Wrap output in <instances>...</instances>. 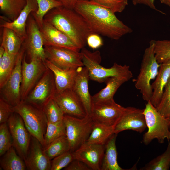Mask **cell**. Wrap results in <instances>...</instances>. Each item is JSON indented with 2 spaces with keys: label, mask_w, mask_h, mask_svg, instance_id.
Returning a JSON list of instances; mask_svg holds the SVG:
<instances>
[{
  "label": "cell",
  "mask_w": 170,
  "mask_h": 170,
  "mask_svg": "<svg viewBox=\"0 0 170 170\" xmlns=\"http://www.w3.org/2000/svg\"><path fill=\"white\" fill-rule=\"evenodd\" d=\"M40 30L44 46L62 47L80 51L81 49L67 36L52 25L43 21V27Z\"/></svg>",
  "instance_id": "obj_19"
},
{
  "label": "cell",
  "mask_w": 170,
  "mask_h": 170,
  "mask_svg": "<svg viewBox=\"0 0 170 170\" xmlns=\"http://www.w3.org/2000/svg\"><path fill=\"white\" fill-rule=\"evenodd\" d=\"M156 108L163 116L169 120L170 129V77L165 87L161 100Z\"/></svg>",
  "instance_id": "obj_37"
},
{
  "label": "cell",
  "mask_w": 170,
  "mask_h": 170,
  "mask_svg": "<svg viewBox=\"0 0 170 170\" xmlns=\"http://www.w3.org/2000/svg\"><path fill=\"white\" fill-rule=\"evenodd\" d=\"M14 112L20 115L31 135L37 139L44 148V136L48 121L43 109L25 101L14 107Z\"/></svg>",
  "instance_id": "obj_5"
},
{
  "label": "cell",
  "mask_w": 170,
  "mask_h": 170,
  "mask_svg": "<svg viewBox=\"0 0 170 170\" xmlns=\"http://www.w3.org/2000/svg\"><path fill=\"white\" fill-rule=\"evenodd\" d=\"M13 146L12 136L7 122L0 125V156H2Z\"/></svg>",
  "instance_id": "obj_38"
},
{
  "label": "cell",
  "mask_w": 170,
  "mask_h": 170,
  "mask_svg": "<svg viewBox=\"0 0 170 170\" xmlns=\"http://www.w3.org/2000/svg\"><path fill=\"white\" fill-rule=\"evenodd\" d=\"M24 41L13 30L3 28L2 39L1 45L5 51L13 54H17L20 51Z\"/></svg>",
  "instance_id": "obj_28"
},
{
  "label": "cell",
  "mask_w": 170,
  "mask_h": 170,
  "mask_svg": "<svg viewBox=\"0 0 170 170\" xmlns=\"http://www.w3.org/2000/svg\"><path fill=\"white\" fill-rule=\"evenodd\" d=\"M143 113L148 130L143 135V142L147 145L155 139L160 144L164 143L166 139L170 141L169 120L163 116L150 101L145 104Z\"/></svg>",
  "instance_id": "obj_6"
},
{
  "label": "cell",
  "mask_w": 170,
  "mask_h": 170,
  "mask_svg": "<svg viewBox=\"0 0 170 170\" xmlns=\"http://www.w3.org/2000/svg\"><path fill=\"white\" fill-rule=\"evenodd\" d=\"M26 33L22 47L31 61L40 59L44 61L46 56L43 38L40 28L31 14L27 22Z\"/></svg>",
  "instance_id": "obj_10"
},
{
  "label": "cell",
  "mask_w": 170,
  "mask_h": 170,
  "mask_svg": "<svg viewBox=\"0 0 170 170\" xmlns=\"http://www.w3.org/2000/svg\"><path fill=\"white\" fill-rule=\"evenodd\" d=\"M110 9L115 13L122 12L128 4V0H89Z\"/></svg>",
  "instance_id": "obj_39"
},
{
  "label": "cell",
  "mask_w": 170,
  "mask_h": 170,
  "mask_svg": "<svg viewBox=\"0 0 170 170\" xmlns=\"http://www.w3.org/2000/svg\"><path fill=\"white\" fill-rule=\"evenodd\" d=\"M14 112V106L0 98V124L7 122L11 115Z\"/></svg>",
  "instance_id": "obj_41"
},
{
  "label": "cell",
  "mask_w": 170,
  "mask_h": 170,
  "mask_svg": "<svg viewBox=\"0 0 170 170\" xmlns=\"http://www.w3.org/2000/svg\"><path fill=\"white\" fill-rule=\"evenodd\" d=\"M43 21L66 34L80 49L85 46L88 36L94 33L81 15L74 9L63 6L49 11L45 16Z\"/></svg>",
  "instance_id": "obj_2"
},
{
  "label": "cell",
  "mask_w": 170,
  "mask_h": 170,
  "mask_svg": "<svg viewBox=\"0 0 170 170\" xmlns=\"http://www.w3.org/2000/svg\"><path fill=\"white\" fill-rule=\"evenodd\" d=\"M24 162L28 170H50L51 160L46 155L40 142L32 136Z\"/></svg>",
  "instance_id": "obj_18"
},
{
  "label": "cell",
  "mask_w": 170,
  "mask_h": 170,
  "mask_svg": "<svg viewBox=\"0 0 170 170\" xmlns=\"http://www.w3.org/2000/svg\"><path fill=\"white\" fill-rule=\"evenodd\" d=\"M155 40H152L146 48L143 56L140 72L135 80V86L139 90L142 99L147 102L150 101L153 94L151 81L156 78L161 64L157 61L155 56Z\"/></svg>",
  "instance_id": "obj_4"
},
{
  "label": "cell",
  "mask_w": 170,
  "mask_h": 170,
  "mask_svg": "<svg viewBox=\"0 0 170 170\" xmlns=\"http://www.w3.org/2000/svg\"><path fill=\"white\" fill-rule=\"evenodd\" d=\"M43 110L49 122L55 123L63 120L64 112L53 99L45 105Z\"/></svg>",
  "instance_id": "obj_35"
},
{
  "label": "cell",
  "mask_w": 170,
  "mask_h": 170,
  "mask_svg": "<svg viewBox=\"0 0 170 170\" xmlns=\"http://www.w3.org/2000/svg\"><path fill=\"white\" fill-rule=\"evenodd\" d=\"M26 0V5L15 20L13 21H4L0 25L1 27L14 31L23 41L26 36V27L28 18L31 12H36L38 8L36 0Z\"/></svg>",
  "instance_id": "obj_21"
},
{
  "label": "cell",
  "mask_w": 170,
  "mask_h": 170,
  "mask_svg": "<svg viewBox=\"0 0 170 170\" xmlns=\"http://www.w3.org/2000/svg\"><path fill=\"white\" fill-rule=\"evenodd\" d=\"M155 56L160 64L170 59V40H158L155 41Z\"/></svg>",
  "instance_id": "obj_36"
},
{
  "label": "cell",
  "mask_w": 170,
  "mask_h": 170,
  "mask_svg": "<svg viewBox=\"0 0 170 170\" xmlns=\"http://www.w3.org/2000/svg\"><path fill=\"white\" fill-rule=\"evenodd\" d=\"M90 77L88 71L85 66L78 68L72 89L82 102L87 115L90 114L93 105L92 96L88 89Z\"/></svg>",
  "instance_id": "obj_20"
},
{
  "label": "cell",
  "mask_w": 170,
  "mask_h": 170,
  "mask_svg": "<svg viewBox=\"0 0 170 170\" xmlns=\"http://www.w3.org/2000/svg\"><path fill=\"white\" fill-rule=\"evenodd\" d=\"M73 9L84 18L94 33L116 40L132 32L115 13L89 0H79Z\"/></svg>",
  "instance_id": "obj_1"
},
{
  "label": "cell",
  "mask_w": 170,
  "mask_h": 170,
  "mask_svg": "<svg viewBox=\"0 0 170 170\" xmlns=\"http://www.w3.org/2000/svg\"><path fill=\"white\" fill-rule=\"evenodd\" d=\"M44 62L47 67L54 74L56 93L72 88L77 68L62 69L56 66L46 59Z\"/></svg>",
  "instance_id": "obj_22"
},
{
  "label": "cell",
  "mask_w": 170,
  "mask_h": 170,
  "mask_svg": "<svg viewBox=\"0 0 170 170\" xmlns=\"http://www.w3.org/2000/svg\"><path fill=\"white\" fill-rule=\"evenodd\" d=\"M165 151L162 154L153 159L144 167L141 170H168L170 167V142Z\"/></svg>",
  "instance_id": "obj_33"
},
{
  "label": "cell",
  "mask_w": 170,
  "mask_h": 170,
  "mask_svg": "<svg viewBox=\"0 0 170 170\" xmlns=\"http://www.w3.org/2000/svg\"><path fill=\"white\" fill-rule=\"evenodd\" d=\"M125 109L113 99L93 104L89 116L94 122L114 127Z\"/></svg>",
  "instance_id": "obj_13"
},
{
  "label": "cell",
  "mask_w": 170,
  "mask_h": 170,
  "mask_svg": "<svg viewBox=\"0 0 170 170\" xmlns=\"http://www.w3.org/2000/svg\"><path fill=\"white\" fill-rule=\"evenodd\" d=\"M170 77V59L161 63L158 74L151 84L153 94L150 101L155 107L162 98L165 87Z\"/></svg>",
  "instance_id": "obj_23"
},
{
  "label": "cell",
  "mask_w": 170,
  "mask_h": 170,
  "mask_svg": "<svg viewBox=\"0 0 170 170\" xmlns=\"http://www.w3.org/2000/svg\"><path fill=\"white\" fill-rule=\"evenodd\" d=\"M44 49L46 59L59 68L77 69L84 66L80 51L53 46H45Z\"/></svg>",
  "instance_id": "obj_11"
},
{
  "label": "cell",
  "mask_w": 170,
  "mask_h": 170,
  "mask_svg": "<svg viewBox=\"0 0 170 170\" xmlns=\"http://www.w3.org/2000/svg\"><path fill=\"white\" fill-rule=\"evenodd\" d=\"M70 150L69 143L65 135L56 139L44 148L46 155L51 160Z\"/></svg>",
  "instance_id": "obj_32"
},
{
  "label": "cell",
  "mask_w": 170,
  "mask_h": 170,
  "mask_svg": "<svg viewBox=\"0 0 170 170\" xmlns=\"http://www.w3.org/2000/svg\"><path fill=\"white\" fill-rule=\"evenodd\" d=\"M105 145L86 142L73 152L74 159L82 162L92 170H101Z\"/></svg>",
  "instance_id": "obj_17"
},
{
  "label": "cell",
  "mask_w": 170,
  "mask_h": 170,
  "mask_svg": "<svg viewBox=\"0 0 170 170\" xmlns=\"http://www.w3.org/2000/svg\"><path fill=\"white\" fill-rule=\"evenodd\" d=\"M65 170H91L87 165L77 159H74L66 167Z\"/></svg>",
  "instance_id": "obj_43"
},
{
  "label": "cell",
  "mask_w": 170,
  "mask_h": 170,
  "mask_svg": "<svg viewBox=\"0 0 170 170\" xmlns=\"http://www.w3.org/2000/svg\"><path fill=\"white\" fill-rule=\"evenodd\" d=\"M62 3L64 7L71 9H73L75 5L79 0H58Z\"/></svg>",
  "instance_id": "obj_45"
},
{
  "label": "cell",
  "mask_w": 170,
  "mask_h": 170,
  "mask_svg": "<svg viewBox=\"0 0 170 170\" xmlns=\"http://www.w3.org/2000/svg\"><path fill=\"white\" fill-rule=\"evenodd\" d=\"M86 42L89 47L93 49H96L102 46L103 41L99 35L92 33L87 37Z\"/></svg>",
  "instance_id": "obj_42"
},
{
  "label": "cell",
  "mask_w": 170,
  "mask_h": 170,
  "mask_svg": "<svg viewBox=\"0 0 170 170\" xmlns=\"http://www.w3.org/2000/svg\"><path fill=\"white\" fill-rule=\"evenodd\" d=\"M127 81L125 78L116 77L107 79L105 82V87L92 96L93 104L114 99V96L118 88Z\"/></svg>",
  "instance_id": "obj_25"
},
{
  "label": "cell",
  "mask_w": 170,
  "mask_h": 170,
  "mask_svg": "<svg viewBox=\"0 0 170 170\" xmlns=\"http://www.w3.org/2000/svg\"><path fill=\"white\" fill-rule=\"evenodd\" d=\"M0 168L4 170H25L26 167L24 160L12 146L2 156Z\"/></svg>",
  "instance_id": "obj_27"
},
{
  "label": "cell",
  "mask_w": 170,
  "mask_h": 170,
  "mask_svg": "<svg viewBox=\"0 0 170 170\" xmlns=\"http://www.w3.org/2000/svg\"><path fill=\"white\" fill-rule=\"evenodd\" d=\"M114 126L93 122L91 132L86 143L105 145L109 139L114 133Z\"/></svg>",
  "instance_id": "obj_26"
},
{
  "label": "cell",
  "mask_w": 170,
  "mask_h": 170,
  "mask_svg": "<svg viewBox=\"0 0 170 170\" xmlns=\"http://www.w3.org/2000/svg\"><path fill=\"white\" fill-rule=\"evenodd\" d=\"M154 1L155 0H132L133 4L134 5H144L153 9L159 11L156 8Z\"/></svg>",
  "instance_id": "obj_44"
},
{
  "label": "cell",
  "mask_w": 170,
  "mask_h": 170,
  "mask_svg": "<svg viewBox=\"0 0 170 170\" xmlns=\"http://www.w3.org/2000/svg\"><path fill=\"white\" fill-rule=\"evenodd\" d=\"M144 109L132 107H126L123 115L114 128V133L118 134L122 131L131 130L140 133L146 128L143 113Z\"/></svg>",
  "instance_id": "obj_16"
},
{
  "label": "cell",
  "mask_w": 170,
  "mask_h": 170,
  "mask_svg": "<svg viewBox=\"0 0 170 170\" xmlns=\"http://www.w3.org/2000/svg\"><path fill=\"white\" fill-rule=\"evenodd\" d=\"M65 135H66L65 128L63 120L55 123L48 122L44 136V148L56 139Z\"/></svg>",
  "instance_id": "obj_34"
},
{
  "label": "cell",
  "mask_w": 170,
  "mask_h": 170,
  "mask_svg": "<svg viewBox=\"0 0 170 170\" xmlns=\"http://www.w3.org/2000/svg\"><path fill=\"white\" fill-rule=\"evenodd\" d=\"M13 140V146L24 160L28 151L31 135L20 116L14 112L7 121Z\"/></svg>",
  "instance_id": "obj_12"
},
{
  "label": "cell",
  "mask_w": 170,
  "mask_h": 170,
  "mask_svg": "<svg viewBox=\"0 0 170 170\" xmlns=\"http://www.w3.org/2000/svg\"><path fill=\"white\" fill-rule=\"evenodd\" d=\"M161 3L170 7V0H159Z\"/></svg>",
  "instance_id": "obj_46"
},
{
  "label": "cell",
  "mask_w": 170,
  "mask_h": 170,
  "mask_svg": "<svg viewBox=\"0 0 170 170\" xmlns=\"http://www.w3.org/2000/svg\"><path fill=\"white\" fill-rule=\"evenodd\" d=\"M24 55L22 63L20 94L24 101L48 68L44 61L36 59L27 63Z\"/></svg>",
  "instance_id": "obj_14"
},
{
  "label": "cell",
  "mask_w": 170,
  "mask_h": 170,
  "mask_svg": "<svg viewBox=\"0 0 170 170\" xmlns=\"http://www.w3.org/2000/svg\"><path fill=\"white\" fill-rule=\"evenodd\" d=\"M70 150L74 152L86 142L91 132L93 121L89 116L79 118L65 114L63 120Z\"/></svg>",
  "instance_id": "obj_7"
},
{
  "label": "cell",
  "mask_w": 170,
  "mask_h": 170,
  "mask_svg": "<svg viewBox=\"0 0 170 170\" xmlns=\"http://www.w3.org/2000/svg\"><path fill=\"white\" fill-rule=\"evenodd\" d=\"M53 99L65 114L81 118L88 115L82 102L72 88L56 93Z\"/></svg>",
  "instance_id": "obj_15"
},
{
  "label": "cell",
  "mask_w": 170,
  "mask_h": 170,
  "mask_svg": "<svg viewBox=\"0 0 170 170\" xmlns=\"http://www.w3.org/2000/svg\"><path fill=\"white\" fill-rule=\"evenodd\" d=\"M81 50L83 64L88 71L90 79L102 83L105 82L110 77L123 78L128 81L133 77L129 66L121 65L114 63L111 67L105 68L100 64L101 58L99 51L92 52L85 47Z\"/></svg>",
  "instance_id": "obj_3"
},
{
  "label": "cell",
  "mask_w": 170,
  "mask_h": 170,
  "mask_svg": "<svg viewBox=\"0 0 170 170\" xmlns=\"http://www.w3.org/2000/svg\"><path fill=\"white\" fill-rule=\"evenodd\" d=\"M25 50L22 47L18 54L15 65L9 78L0 89V98L14 107L22 101L20 88L22 63Z\"/></svg>",
  "instance_id": "obj_9"
},
{
  "label": "cell",
  "mask_w": 170,
  "mask_h": 170,
  "mask_svg": "<svg viewBox=\"0 0 170 170\" xmlns=\"http://www.w3.org/2000/svg\"><path fill=\"white\" fill-rule=\"evenodd\" d=\"M38 6L37 11L32 12L31 14L34 18L40 29L42 28L44 18L46 14L52 9L62 6L61 3L58 0H36Z\"/></svg>",
  "instance_id": "obj_30"
},
{
  "label": "cell",
  "mask_w": 170,
  "mask_h": 170,
  "mask_svg": "<svg viewBox=\"0 0 170 170\" xmlns=\"http://www.w3.org/2000/svg\"><path fill=\"white\" fill-rule=\"evenodd\" d=\"M18 54H11L5 51L3 56L0 59V88L6 82L11 74Z\"/></svg>",
  "instance_id": "obj_31"
},
{
  "label": "cell",
  "mask_w": 170,
  "mask_h": 170,
  "mask_svg": "<svg viewBox=\"0 0 170 170\" xmlns=\"http://www.w3.org/2000/svg\"><path fill=\"white\" fill-rule=\"evenodd\" d=\"M74 159L72 152L70 150L66 152L51 160L50 170H60L65 168Z\"/></svg>",
  "instance_id": "obj_40"
},
{
  "label": "cell",
  "mask_w": 170,
  "mask_h": 170,
  "mask_svg": "<svg viewBox=\"0 0 170 170\" xmlns=\"http://www.w3.org/2000/svg\"><path fill=\"white\" fill-rule=\"evenodd\" d=\"M56 93L54 74L48 68L24 101L43 109Z\"/></svg>",
  "instance_id": "obj_8"
},
{
  "label": "cell",
  "mask_w": 170,
  "mask_h": 170,
  "mask_svg": "<svg viewBox=\"0 0 170 170\" xmlns=\"http://www.w3.org/2000/svg\"><path fill=\"white\" fill-rule=\"evenodd\" d=\"M26 3V0H0V10L13 21L19 16Z\"/></svg>",
  "instance_id": "obj_29"
},
{
  "label": "cell",
  "mask_w": 170,
  "mask_h": 170,
  "mask_svg": "<svg viewBox=\"0 0 170 170\" xmlns=\"http://www.w3.org/2000/svg\"><path fill=\"white\" fill-rule=\"evenodd\" d=\"M117 134H113L109 139L105 146L101 170H124L117 162L118 153L116 145Z\"/></svg>",
  "instance_id": "obj_24"
}]
</instances>
